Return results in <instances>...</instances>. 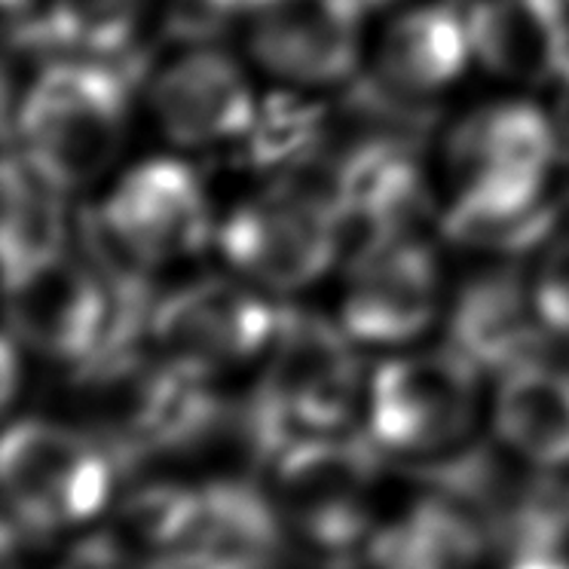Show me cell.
Masks as SVG:
<instances>
[{"label": "cell", "instance_id": "ffe728a7", "mask_svg": "<svg viewBox=\"0 0 569 569\" xmlns=\"http://www.w3.org/2000/svg\"><path fill=\"white\" fill-rule=\"evenodd\" d=\"M64 209L59 187L26 160L3 166V276L7 288L64 254Z\"/></svg>", "mask_w": 569, "mask_h": 569}, {"label": "cell", "instance_id": "e0dca14e", "mask_svg": "<svg viewBox=\"0 0 569 569\" xmlns=\"http://www.w3.org/2000/svg\"><path fill=\"white\" fill-rule=\"evenodd\" d=\"M490 532L469 508L445 493L420 499L365 542L368 569H481Z\"/></svg>", "mask_w": 569, "mask_h": 569}, {"label": "cell", "instance_id": "cb8c5ba5", "mask_svg": "<svg viewBox=\"0 0 569 569\" xmlns=\"http://www.w3.org/2000/svg\"><path fill=\"white\" fill-rule=\"evenodd\" d=\"M56 569H148L138 557L126 551L111 532H96L77 542L68 555L56 563Z\"/></svg>", "mask_w": 569, "mask_h": 569}, {"label": "cell", "instance_id": "5bb4252c", "mask_svg": "<svg viewBox=\"0 0 569 569\" xmlns=\"http://www.w3.org/2000/svg\"><path fill=\"white\" fill-rule=\"evenodd\" d=\"M471 50L493 74L548 83L569 68L563 0H481L469 16Z\"/></svg>", "mask_w": 569, "mask_h": 569}, {"label": "cell", "instance_id": "8992f818", "mask_svg": "<svg viewBox=\"0 0 569 569\" xmlns=\"http://www.w3.org/2000/svg\"><path fill=\"white\" fill-rule=\"evenodd\" d=\"M343 223L335 197L312 187L279 184L246 199L221 227L227 260L272 291L307 288L335 263Z\"/></svg>", "mask_w": 569, "mask_h": 569}, {"label": "cell", "instance_id": "7c38bea8", "mask_svg": "<svg viewBox=\"0 0 569 569\" xmlns=\"http://www.w3.org/2000/svg\"><path fill=\"white\" fill-rule=\"evenodd\" d=\"M373 0H258L251 50L291 83H340L356 71L365 10Z\"/></svg>", "mask_w": 569, "mask_h": 569}, {"label": "cell", "instance_id": "277c9868", "mask_svg": "<svg viewBox=\"0 0 569 569\" xmlns=\"http://www.w3.org/2000/svg\"><path fill=\"white\" fill-rule=\"evenodd\" d=\"M347 328L312 312H279L270 365L251 398L276 453L307 435H335L359 401L361 368Z\"/></svg>", "mask_w": 569, "mask_h": 569}, {"label": "cell", "instance_id": "9a60e30c", "mask_svg": "<svg viewBox=\"0 0 569 569\" xmlns=\"http://www.w3.org/2000/svg\"><path fill=\"white\" fill-rule=\"evenodd\" d=\"M453 347L478 368L515 371L542 349L548 325L539 316L532 288L515 270H496L471 279L453 310Z\"/></svg>", "mask_w": 569, "mask_h": 569}, {"label": "cell", "instance_id": "484cf974", "mask_svg": "<svg viewBox=\"0 0 569 569\" xmlns=\"http://www.w3.org/2000/svg\"><path fill=\"white\" fill-rule=\"evenodd\" d=\"M560 80H563V87H560V99H557V132L569 138V68Z\"/></svg>", "mask_w": 569, "mask_h": 569}, {"label": "cell", "instance_id": "8fae6325", "mask_svg": "<svg viewBox=\"0 0 569 569\" xmlns=\"http://www.w3.org/2000/svg\"><path fill=\"white\" fill-rule=\"evenodd\" d=\"M438 298L441 282L432 251L410 236H396L356 254L340 322L352 340L392 347L432 325Z\"/></svg>", "mask_w": 569, "mask_h": 569}, {"label": "cell", "instance_id": "ac0fdd59", "mask_svg": "<svg viewBox=\"0 0 569 569\" xmlns=\"http://www.w3.org/2000/svg\"><path fill=\"white\" fill-rule=\"evenodd\" d=\"M469 19L450 7H420L401 13L380 43V77L405 99H420L453 83L471 56Z\"/></svg>", "mask_w": 569, "mask_h": 569}, {"label": "cell", "instance_id": "d6986e66", "mask_svg": "<svg viewBox=\"0 0 569 569\" xmlns=\"http://www.w3.org/2000/svg\"><path fill=\"white\" fill-rule=\"evenodd\" d=\"M496 432L536 469L569 466V371L530 361L506 373L496 392Z\"/></svg>", "mask_w": 569, "mask_h": 569}, {"label": "cell", "instance_id": "4316f807", "mask_svg": "<svg viewBox=\"0 0 569 569\" xmlns=\"http://www.w3.org/2000/svg\"><path fill=\"white\" fill-rule=\"evenodd\" d=\"M3 7H7V13L10 16H26L28 7H31V0H3Z\"/></svg>", "mask_w": 569, "mask_h": 569}, {"label": "cell", "instance_id": "3957f363", "mask_svg": "<svg viewBox=\"0 0 569 569\" xmlns=\"http://www.w3.org/2000/svg\"><path fill=\"white\" fill-rule=\"evenodd\" d=\"M120 459L99 435L22 420L3 438V496L10 527L31 539L99 518L113 496Z\"/></svg>", "mask_w": 569, "mask_h": 569}, {"label": "cell", "instance_id": "9c48e42d", "mask_svg": "<svg viewBox=\"0 0 569 569\" xmlns=\"http://www.w3.org/2000/svg\"><path fill=\"white\" fill-rule=\"evenodd\" d=\"M99 214L113 239L150 270L197 254L211 236L202 181L178 160H150L132 169Z\"/></svg>", "mask_w": 569, "mask_h": 569}, {"label": "cell", "instance_id": "7a4b0ae2", "mask_svg": "<svg viewBox=\"0 0 569 569\" xmlns=\"http://www.w3.org/2000/svg\"><path fill=\"white\" fill-rule=\"evenodd\" d=\"M126 123L123 77L83 59L50 64L19 111L26 162L59 190L99 181L123 148Z\"/></svg>", "mask_w": 569, "mask_h": 569}, {"label": "cell", "instance_id": "2e32d148", "mask_svg": "<svg viewBox=\"0 0 569 569\" xmlns=\"http://www.w3.org/2000/svg\"><path fill=\"white\" fill-rule=\"evenodd\" d=\"M284 518L272 496L248 481L199 487V518L184 569H276Z\"/></svg>", "mask_w": 569, "mask_h": 569}, {"label": "cell", "instance_id": "ba28073f", "mask_svg": "<svg viewBox=\"0 0 569 569\" xmlns=\"http://www.w3.org/2000/svg\"><path fill=\"white\" fill-rule=\"evenodd\" d=\"M279 312L246 284L211 276L157 303L148 328L162 359L206 380L270 349Z\"/></svg>", "mask_w": 569, "mask_h": 569}, {"label": "cell", "instance_id": "30bf717a", "mask_svg": "<svg viewBox=\"0 0 569 569\" xmlns=\"http://www.w3.org/2000/svg\"><path fill=\"white\" fill-rule=\"evenodd\" d=\"M7 291L13 337L40 356L87 361L113 340V298L92 263L62 254Z\"/></svg>", "mask_w": 569, "mask_h": 569}, {"label": "cell", "instance_id": "44dd1931", "mask_svg": "<svg viewBox=\"0 0 569 569\" xmlns=\"http://www.w3.org/2000/svg\"><path fill=\"white\" fill-rule=\"evenodd\" d=\"M199 518V487L148 483L123 499L111 532L148 569H184Z\"/></svg>", "mask_w": 569, "mask_h": 569}, {"label": "cell", "instance_id": "d4e9b609", "mask_svg": "<svg viewBox=\"0 0 569 569\" xmlns=\"http://www.w3.org/2000/svg\"><path fill=\"white\" fill-rule=\"evenodd\" d=\"M508 557V569H569L567 539L518 548Z\"/></svg>", "mask_w": 569, "mask_h": 569}, {"label": "cell", "instance_id": "4fadbf2b", "mask_svg": "<svg viewBox=\"0 0 569 569\" xmlns=\"http://www.w3.org/2000/svg\"><path fill=\"white\" fill-rule=\"evenodd\" d=\"M153 111L162 132L184 148H211L246 138L258 117L246 74L227 56L190 52L153 83Z\"/></svg>", "mask_w": 569, "mask_h": 569}, {"label": "cell", "instance_id": "6da1fadb", "mask_svg": "<svg viewBox=\"0 0 569 569\" xmlns=\"http://www.w3.org/2000/svg\"><path fill=\"white\" fill-rule=\"evenodd\" d=\"M555 153L557 129L532 104H487L462 120L447 144L457 181L447 236L490 251H520L542 239L555 223L542 199Z\"/></svg>", "mask_w": 569, "mask_h": 569}, {"label": "cell", "instance_id": "5b68a950", "mask_svg": "<svg viewBox=\"0 0 569 569\" xmlns=\"http://www.w3.org/2000/svg\"><path fill=\"white\" fill-rule=\"evenodd\" d=\"M373 438L307 435L270 466L272 502L284 523L322 555H349L371 539V496L380 478Z\"/></svg>", "mask_w": 569, "mask_h": 569}, {"label": "cell", "instance_id": "7402d4cb", "mask_svg": "<svg viewBox=\"0 0 569 569\" xmlns=\"http://www.w3.org/2000/svg\"><path fill=\"white\" fill-rule=\"evenodd\" d=\"M144 0H52L38 34L92 56H111L132 38Z\"/></svg>", "mask_w": 569, "mask_h": 569}, {"label": "cell", "instance_id": "603a6c76", "mask_svg": "<svg viewBox=\"0 0 569 569\" xmlns=\"http://www.w3.org/2000/svg\"><path fill=\"white\" fill-rule=\"evenodd\" d=\"M532 298L548 331L569 335V233L545 254L532 282Z\"/></svg>", "mask_w": 569, "mask_h": 569}, {"label": "cell", "instance_id": "52a82bcc", "mask_svg": "<svg viewBox=\"0 0 569 569\" xmlns=\"http://www.w3.org/2000/svg\"><path fill=\"white\" fill-rule=\"evenodd\" d=\"M478 413V365L457 347L386 361L371 383L368 426L383 450L429 457L453 447Z\"/></svg>", "mask_w": 569, "mask_h": 569}]
</instances>
